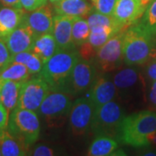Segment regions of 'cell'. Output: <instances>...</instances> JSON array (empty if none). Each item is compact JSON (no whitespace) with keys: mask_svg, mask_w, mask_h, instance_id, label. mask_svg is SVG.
Segmentation results:
<instances>
[{"mask_svg":"<svg viewBox=\"0 0 156 156\" xmlns=\"http://www.w3.org/2000/svg\"><path fill=\"white\" fill-rule=\"evenodd\" d=\"M155 35L140 22L124 30L122 38L123 62L128 66L143 65L156 55Z\"/></svg>","mask_w":156,"mask_h":156,"instance_id":"1","label":"cell"},{"mask_svg":"<svg viewBox=\"0 0 156 156\" xmlns=\"http://www.w3.org/2000/svg\"><path fill=\"white\" fill-rule=\"evenodd\" d=\"M117 138L135 148L156 143V112L142 110L124 117Z\"/></svg>","mask_w":156,"mask_h":156,"instance_id":"2","label":"cell"},{"mask_svg":"<svg viewBox=\"0 0 156 156\" xmlns=\"http://www.w3.org/2000/svg\"><path fill=\"white\" fill-rule=\"evenodd\" d=\"M81 56L76 48L59 50L43 65L38 75L50 86V90L68 93V86L75 65Z\"/></svg>","mask_w":156,"mask_h":156,"instance_id":"3","label":"cell"},{"mask_svg":"<svg viewBox=\"0 0 156 156\" xmlns=\"http://www.w3.org/2000/svg\"><path fill=\"white\" fill-rule=\"evenodd\" d=\"M7 130L27 147L38 140L40 122L37 113L21 108H15L9 117Z\"/></svg>","mask_w":156,"mask_h":156,"instance_id":"4","label":"cell"},{"mask_svg":"<svg viewBox=\"0 0 156 156\" xmlns=\"http://www.w3.org/2000/svg\"><path fill=\"white\" fill-rule=\"evenodd\" d=\"M124 117L123 108L114 100L95 107L90 131L95 135L105 134L113 138L118 137Z\"/></svg>","mask_w":156,"mask_h":156,"instance_id":"5","label":"cell"},{"mask_svg":"<svg viewBox=\"0 0 156 156\" xmlns=\"http://www.w3.org/2000/svg\"><path fill=\"white\" fill-rule=\"evenodd\" d=\"M71 95L58 90H50L40 106V113L52 127L62 125L72 107Z\"/></svg>","mask_w":156,"mask_h":156,"instance_id":"6","label":"cell"},{"mask_svg":"<svg viewBox=\"0 0 156 156\" xmlns=\"http://www.w3.org/2000/svg\"><path fill=\"white\" fill-rule=\"evenodd\" d=\"M50 91V86L37 74L23 83L17 107L37 112Z\"/></svg>","mask_w":156,"mask_h":156,"instance_id":"7","label":"cell"},{"mask_svg":"<svg viewBox=\"0 0 156 156\" xmlns=\"http://www.w3.org/2000/svg\"><path fill=\"white\" fill-rule=\"evenodd\" d=\"M124 30L113 36L97 50L95 63L101 72H109L116 69L124 62L122 55Z\"/></svg>","mask_w":156,"mask_h":156,"instance_id":"8","label":"cell"},{"mask_svg":"<svg viewBox=\"0 0 156 156\" xmlns=\"http://www.w3.org/2000/svg\"><path fill=\"white\" fill-rule=\"evenodd\" d=\"M98 67L95 62L80 58L73 69L68 86L71 95L82 94L89 89L98 76Z\"/></svg>","mask_w":156,"mask_h":156,"instance_id":"9","label":"cell"},{"mask_svg":"<svg viewBox=\"0 0 156 156\" xmlns=\"http://www.w3.org/2000/svg\"><path fill=\"white\" fill-rule=\"evenodd\" d=\"M95 109V105L89 97H81L73 102L69 115V122L74 135H83L90 130Z\"/></svg>","mask_w":156,"mask_h":156,"instance_id":"10","label":"cell"},{"mask_svg":"<svg viewBox=\"0 0 156 156\" xmlns=\"http://www.w3.org/2000/svg\"><path fill=\"white\" fill-rule=\"evenodd\" d=\"M140 0H116L112 16L124 30L138 22L146 10Z\"/></svg>","mask_w":156,"mask_h":156,"instance_id":"11","label":"cell"},{"mask_svg":"<svg viewBox=\"0 0 156 156\" xmlns=\"http://www.w3.org/2000/svg\"><path fill=\"white\" fill-rule=\"evenodd\" d=\"M37 37L32 29L23 21L4 41L11 56H14L20 52L30 51Z\"/></svg>","mask_w":156,"mask_h":156,"instance_id":"12","label":"cell"},{"mask_svg":"<svg viewBox=\"0 0 156 156\" xmlns=\"http://www.w3.org/2000/svg\"><path fill=\"white\" fill-rule=\"evenodd\" d=\"M23 21L32 29L37 37L44 34L52 33L54 17L50 7L46 5L39 7L35 11H30V13L25 12Z\"/></svg>","mask_w":156,"mask_h":156,"instance_id":"13","label":"cell"},{"mask_svg":"<svg viewBox=\"0 0 156 156\" xmlns=\"http://www.w3.org/2000/svg\"><path fill=\"white\" fill-rule=\"evenodd\" d=\"M116 95L117 89L114 81L107 76L100 75L90 88L89 99L94 102L95 107H98L113 101Z\"/></svg>","mask_w":156,"mask_h":156,"instance_id":"14","label":"cell"},{"mask_svg":"<svg viewBox=\"0 0 156 156\" xmlns=\"http://www.w3.org/2000/svg\"><path fill=\"white\" fill-rule=\"evenodd\" d=\"M113 81L117 89V94L124 96L132 95L144 83L140 73L134 68H127L118 71Z\"/></svg>","mask_w":156,"mask_h":156,"instance_id":"15","label":"cell"},{"mask_svg":"<svg viewBox=\"0 0 156 156\" xmlns=\"http://www.w3.org/2000/svg\"><path fill=\"white\" fill-rule=\"evenodd\" d=\"M74 17L56 15L54 17L52 35L59 50L75 49L72 41V23Z\"/></svg>","mask_w":156,"mask_h":156,"instance_id":"16","label":"cell"},{"mask_svg":"<svg viewBox=\"0 0 156 156\" xmlns=\"http://www.w3.org/2000/svg\"><path fill=\"white\" fill-rule=\"evenodd\" d=\"M54 11L57 15L83 17L93 11V5L88 0H59L53 4Z\"/></svg>","mask_w":156,"mask_h":156,"instance_id":"17","label":"cell"},{"mask_svg":"<svg viewBox=\"0 0 156 156\" xmlns=\"http://www.w3.org/2000/svg\"><path fill=\"white\" fill-rule=\"evenodd\" d=\"M25 14L23 9L4 7L0 9V39H5L17 29Z\"/></svg>","mask_w":156,"mask_h":156,"instance_id":"18","label":"cell"},{"mask_svg":"<svg viewBox=\"0 0 156 156\" xmlns=\"http://www.w3.org/2000/svg\"><path fill=\"white\" fill-rule=\"evenodd\" d=\"M0 149L2 155L23 156L28 154L29 147L24 145L5 128L0 130Z\"/></svg>","mask_w":156,"mask_h":156,"instance_id":"19","label":"cell"},{"mask_svg":"<svg viewBox=\"0 0 156 156\" xmlns=\"http://www.w3.org/2000/svg\"><path fill=\"white\" fill-rule=\"evenodd\" d=\"M58 50V46L52 33H47L37 37L30 51L36 54L44 63Z\"/></svg>","mask_w":156,"mask_h":156,"instance_id":"20","label":"cell"},{"mask_svg":"<svg viewBox=\"0 0 156 156\" xmlns=\"http://www.w3.org/2000/svg\"><path fill=\"white\" fill-rule=\"evenodd\" d=\"M119 146L113 137L105 134H98L91 142L88 150L89 156L114 155Z\"/></svg>","mask_w":156,"mask_h":156,"instance_id":"21","label":"cell"},{"mask_svg":"<svg viewBox=\"0 0 156 156\" xmlns=\"http://www.w3.org/2000/svg\"><path fill=\"white\" fill-rule=\"evenodd\" d=\"M23 83L11 80H4L1 89L2 104L5 106L8 112H11L17 108L19 93Z\"/></svg>","mask_w":156,"mask_h":156,"instance_id":"22","label":"cell"},{"mask_svg":"<svg viewBox=\"0 0 156 156\" xmlns=\"http://www.w3.org/2000/svg\"><path fill=\"white\" fill-rule=\"evenodd\" d=\"M11 62H19L24 64L30 75H37L42 70L43 61L31 51H23L12 56Z\"/></svg>","mask_w":156,"mask_h":156,"instance_id":"23","label":"cell"},{"mask_svg":"<svg viewBox=\"0 0 156 156\" xmlns=\"http://www.w3.org/2000/svg\"><path fill=\"white\" fill-rule=\"evenodd\" d=\"M90 27L87 19L82 17H74L72 23V41L74 45L81 46L89 39Z\"/></svg>","mask_w":156,"mask_h":156,"instance_id":"24","label":"cell"},{"mask_svg":"<svg viewBox=\"0 0 156 156\" xmlns=\"http://www.w3.org/2000/svg\"><path fill=\"white\" fill-rule=\"evenodd\" d=\"M87 21L89 23L90 29L94 27H106L113 29L116 30L117 32L124 30V29L120 25V23L117 22L113 16L104 15L97 11L90 13V15L87 18Z\"/></svg>","mask_w":156,"mask_h":156,"instance_id":"25","label":"cell"},{"mask_svg":"<svg viewBox=\"0 0 156 156\" xmlns=\"http://www.w3.org/2000/svg\"><path fill=\"white\" fill-rule=\"evenodd\" d=\"M30 76L27 67L19 62H11L5 69L0 73V78L2 80H11L21 83L28 80Z\"/></svg>","mask_w":156,"mask_h":156,"instance_id":"26","label":"cell"},{"mask_svg":"<svg viewBox=\"0 0 156 156\" xmlns=\"http://www.w3.org/2000/svg\"><path fill=\"white\" fill-rule=\"evenodd\" d=\"M119 33L116 30L106 27H94L90 29L88 43L95 50H98L101 46L104 44L108 39Z\"/></svg>","mask_w":156,"mask_h":156,"instance_id":"27","label":"cell"},{"mask_svg":"<svg viewBox=\"0 0 156 156\" xmlns=\"http://www.w3.org/2000/svg\"><path fill=\"white\" fill-rule=\"evenodd\" d=\"M151 33L156 36V0H152L147 5L142 18L140 20Z\"/></svg>","mask_w":156,"mask_h":156,"instance_id":"28","label":"cell"},{"mask_svg":"<svg viewBox=\"0 0 156 156\" xmlns=\"http://www.w3.org/2000/svg\"><path fill=\"white\" fill-rule=\"evenodd\" d=\"M91 2L95 11L112 16L116 0H91Z\"/></svg>","mask_w":156,"mask_h":156,"instance_id":"29","label":"cell"},{"mask_svg":"<svg viewBox=\"0 0 156 156\" xmlns=\"http://www.w3.org/2000/svg\"><path fill=\"white\" fill-rule=\"evenodd\" d=\"M12 56L4 40L0 39V73L11 63Z\"/></svg>","mask_w":156,"mask_h":156,"instance_id":"30","label":"cell"},{"mask_svg":"<svg viewBox=\"0 0 156 156\" xmlns=\"http://www.w3.org/2000/svg\"><path fill=\"white\" fill-rule=\"evenodd\" d=\"M23 9L26 11H32L39 7L47 5L48 0H20Z\"/></svg>","mask_w":156,"mask_h":156,"instance_id":"31","label":"cell"},{"mask_svg":"<svg viewBox=\"0 0 156 156\" xmlns=\"http://www.w3.org/2000/svg\"><path fill=\"white\" fill-rule=\"evenodd\" d=\"M31 154L35 156H52L55 154V151L48 146L38 145L32 150Z\"/></svg>","mask_w":156,"mask_h":156,"instance_id":"32","label":"cell"},{"mask_svg":"<svg viewBox=\"0 0 156 156\" xmlns=\"http://www.w3.org/2000/svg\"><path fill=\"white\" fill-rule=\"evenodd\" d=\"M9 121V112L3 104H0V130L7 128Z\"/></svg>","mask_w":156,"mask_h":156,"instance_id":"33","label":"cell"},{"mask_svg":"<svg viewBox=\"0 0 156 156\" xmlns=\"http://www.w3.org/2000/svg\"><path fill=\"white\" fill-rule=\"evenodd\" d=\"M147 76L152 81H156V58H153L147 62Z\"/></svg>","mask_w":156,"mask_h":156,"instance_id":"34","label":"cell"},{"mask_svg":"<svg viewBox=\"0 0 156 156\" xmlns=\"http://www.w3.org/2000/svg\"><path fill=\"white\" fill-rule=\"evenodd\" d=\"M0 5L4 7H12L23 9L20 0H0Z\"/></svg>","mask_w":156,"mask_h":156,"instance_id":"35","label":"cell"},{"mask_svg":"<svg viewBox=\"0 0 156 156\" xmlns=\"http://www.w3.org/2000/svg\"><path fill=\"white\" fill-rule=\"evenodd\" d=\"M148 97H149V101H150L151 103L154 106H156V81H153Z\"/></svg>","mask_w":156,"mask_h":156,"instance_id":"36","label":"cell"},{"mask_svg":"<svg viewBox=\"0 0 156 156\" xmlns=\"http://www.w3.org/2000/svg\"><path fill=\"white\" fill-rule=\"evenodd\" d=\"M140 3H141L144 6H146V7H147V5L151 2V0H140Z\"/></svg>","mask_w":156,"mask_h":156,"instance_id":"37","label":"cell"},{"mask_svg":"<svg viewBox=\"0 0 156 156\" xmlns=\"http://www.w3.org/2000/svg\"><path fill=\"white\" fill-rule=\"evenodd\" d=\"M3 83H4V80H2V79L0 78V104H2V99H1V89H2Z\"/></svg>","mask_w":156,"mask_h":156,"instance_id":"38","label":"cell"},{"mask_svg":"<svg viewBox=\"0 0 156 156\" xmlns=\"http://www.w3.org/2000/svg\"><path fill=\"white\" fill-rule=\"evenodd\" d=\"M57 1H59V0H50V3H52V4H54V3H56Z\"/></svg>","mask_w":156,"mask_h":156,"instance_id":"39","label":"cell"},{"mask_svg":"<svg viewBox=\"0 0 156 156\" xmlns=\"http://www.w3.org/2000/svg\"><path fill=\"white\" fill-rule=\"evenodd\" d=\"M0 155H2V153H1V149H0Z\"/></svg>","mask_w":156,"mask_h":156,"instance_id":"40","label":"cell"},{"mask_svg":"<svg viewBox=\"0 0 156 156\" xmlns=\"http://www.w3.org/2000/svg\"><path fill=\"white\" fill-rule=\"evenodd\" d=\"M154 58H156V55H155V57H154Z\"/></svg>","mask_w":156,"mask_h":156,"instance_id":"41","label":"cell"}]
</instances>
